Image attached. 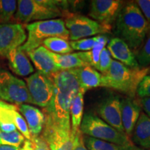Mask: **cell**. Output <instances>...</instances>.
Returning <instances> with one entry per match:
<instances>
[{"label": "cell", "mask_w": 150, "mask_h": 150, "mask_svg": "<svg viewBox=\"0 0 150 150\" xmlns=\"http://www.w3.org/2000/svg\"><path fill=\"white\" fill-rule=\"evenodd\" d=\"M54 95L50 104L43 108L45 125L71 131L70 106L80 87L73 70H61L52 75Z\"/></svg>", "instance_id": "1"}, {"label": "cell", "mask_w": 150, "mask_h": 150, "mask_svg": "<svg viewBox=\"0 0 150 150\" xmlns=\"http://www.w3.org/2000/svg\"><path fill=\"white\" fill-rule=\"evenodd\" d=\"M116 20V33L118 38L125 41L131 50H138L145 40L149 24L136 3H127Z\"/></svg>", "instance_id": "2"}, {"label": "cell", "mask_w": 150, "mask_h": 150, "mask_svg": "<svg viewBox=\"0 0 150 150\" xmlns=\"http://www.w3.org/2000/svg\"><path fill=\"white\" fill-rule=\"evenodd\" d=\"M67 1L59 0H19L14 19L20 24L53 20L64 16Z\"/></svg>", "instance_id": "3"}, {"label": "cell", "mask_w": 150, "mask_h": 150, "mask_svg": "<svg viewBox=\"0 0 150 150\" xmlns=\"http://www.w3.org/2000/svg\"><path fill=\"white\" fill-rule=\"evenodd\" d=\"M149 67L130 68L115 60H112L108 70L102 74V87L120 91L133 97L140 81L148 74Z\"/></svg>", "instance_id": "4"}, {"label": "cell", "mask_w": 150, "mask_h": 150, "mask_svg": "<svg viewBox=\"0 0 150 150\" xmlns=\"http://www.w3.org/2000/svg\"><path fill=\"white\" fill-rule=\"evenodd\" d=\"M25 29L28 35L21 48L26 54L42 45L43 41L50 38L59 37L69 40V31L63 19L33 22L26 24Z\"/></svg>", "instance_id": "5"}, {"label": "cell", "mask_w": 150, "mask_h": 150, "mask_svg": "<svg viewBox=\"0 0 150 150\" xmlns=\"http://www.w3.org/2000/svg\"><path fill=\"white\" fill-rule=\"evenodd\" d=\"M80 131L83 136L111 142L124 147H131L134 145L125 134L116 130L105 122L98 116L87 112L83 115Z\"/></svg>", "instance_id": "6"}, {"label": "cell", "mask_w": 150, "mask_h": 150, "mask_svg": "<svg viewBox=\"0 0 150 150\" xmlns=\"http://www.w3.org/2000/svg\"><path fill=\"white\" fill-rule=\"evenodd\" d=\"M65 24L69 31V39L75 41L83 38L110 33V24H102L81 15L65 13Z\"/></svg>", "instance_id": "7"}, {"label": "cell", "mask_w": 150, "mask_h": 150, "mask_svg": "<svg viewBox=\"0 0 150 150\" xmlns=\"http://www.w3.org/2000/svg\"><path fill=\"white\" fill-rule=\"evenodd\" d=\"M0 99L16 106L32 104L26 82L4 68H0Z\"/></svg>", "instance_id": "8"}, {"label": "cell", "mask_w": 150, "mask_h": 150, "mask_svg": "<svg viewBox=\"0 0 150 150\" xmlns=\"http://www.w3.org/2000/svg\"><path fill=\"white\" fill-rule=\"evenodd\" d=\"M25 80L32 104L41 108H46L54 95V85L52 76L37 71Z\"/></svg>", "instance_id": "9"}, {"label": "cell", "mask_w": 150, "mask_h": 150, "mask_svg": "<svg viewBox=\"0 0 150 150\" xmlns=\"http://www.w3.org/2000/svg\"><path fill=\"white\" fill-rule=\"evenodd\" d=\"M27 38L23 24H0V56L6 57L11 50L21 47Z\"/></svg>", "instance_id": "10"}, {"label": "cell", "mask_w": 150, "mask_h": 150, "mask_svg": "<svg viewBox=\"0 0 150 150\" xmlns=\"http://www.w3.org/2000/svg\"><path fill=\"white\" fill-rule=\"evenodd\" d=\"M123 4L120 0H93L89 16L99 23L110 24L117 19Z\"/></svg>", "instance_id": "11"}, {"label": "cell", "mask_w": 150, "mask_h": 150, "mask_svg": "<svg viewBox=\"0 0 150 150\" xmlns=\"http://www.w3.org/2000/svg\"><path fill=\"white\" fill-rule=\"evenodd\" d=\"M77 133L44 125L40 136L45 140L50 150H72Z\"/></svg>", "instance_id": "12"}, {"label": "cell", "mask_w": 150, "mask_h": 150, "mask_svg": "<svg viewBox=\"0 0 150 150\" xmlns=\"http://www.w3.org/2000/svg\"><path fill=\"white\" fill-rule=\"evenodd\" d=\"M121 100L117 96H110L104 99L97 108L101 119L122 134H125L122 123Z\"/></svg>", "instance_id": "13"}, {"label": "cell", "mask_w": 150, "mask_h": 150, "mask_svg": "<svg viewBox=\"0 0 150 150\" xmlns=\"http://www.w3.org/2000/svg\"><path fill=\"white\" fill-rule=\"evenodd\" d=\"M106 49L115 61L130 68L139 67L136 56L129 45L120 38H113L108 41Z\"/></svg>", "instance_id": "14"}, {"label": "cell", "mask_w": 150, "mask_h": 150, "mask_svg": "<svg viewBox=\"0 0 150 150\" xmlns=\"http://www.w3.org/2000/svg\"><path fill=\"white\" fill-rule=\"evenodd\" d=\"M18 107L27 124L31 138L40 136L45 122V116L43 112L39 108L27 104H21Z\"/></svg>", "instance_id": "15"}, {"label": "cell", "mask_w": 150, "mask_h": 150, "mask_svg": "<svg viewBox=\"0 0 150 150\" xmlns=\"http://www.w3.org/2000/svg\"><path fill=\"white\" fill-rule=\"evenodd\" d=\"M27 54L33 62L38 72L52 76L60 71L54 63L50 51L44 46L38 47Z\"/></svg>", "instance_id": "16"}, {"label": "cell", "mask_w": 150, "mask_h": 150, "mask_svg": "<svg viewBox=\"0 0 150 150\" xmlns=\"http://www.w3.org/2000/svg\"><path fill=\"white\" fill-rule=\"evenodd\" d=\"M120 105L122 123L125 134L129 138L140 117V106L131 98L123 99Z\"/></svg>", "instance_id": "17"}, {"label": "cell", "mask_w": 150, "mask_h": 150, "mask_svg": "<svg viewBox=\"0 0 150 150\" xmlns=\"http://www.w3.org/2000/svg\"><path fill=\"white\" fill-rule=\"evenodd\" d=\"M6 58L8 60L9 67L16 74L27 76L34 72V68L28 59L27 54L21 47L11 50Z\"/></svg>", "instance_id": "18"}, {"label": "cell", "mask_w": 150, "mask_h": 150, "mask_svg": "<svg viewBox=\"0 0 150 150\" xmlns=\"http://www.w3.org/2000/svg\"><path fill=\"white\" fill-rule=\"evenodd\" d=\"M81 89L84 91L102 86V74L90 65L72 69Z\"/></svg>", "instance_id": "19"}, {"label": "cell", "mask_w": 150, "mask_h": 150, "mask_svg": "<svg viewBox=\"0 0 150 150\" xmlns=\"http://www.w3.org/2000/svg\"><path fill=\"white\" fill-rule=\"evenodd\" d=\"M131 137L134 145L150 149V117L145 112H140Z\"/></svg>", "instance_id": "20"}, {"label": "cell", "mask_w": 150, "mask_h": 150, "mask_svg": "<svg viewBox=\"0 0 150 150\" xmlns=\"http://www.w3.org/2000/svg\"><path fill=\"white\" fill-rule=\"evenodd\" d=\"M52 59L60 71L69 70L88 65L77 53L57 54L50 51Z\"/></svg>", "instance_id": "21"}, {"label": "cell", "mask_w": 150, "mask_h": 150, "mask_svg": "<svg viewBox=\"0 0 150 150\" xmlns=\"http://www.w3.org/2000/svg\"><path fill=\"white\" fill-rule=\"evenodd\" d=\"M85 93L83 90L80 88L73 99L70 106L71 130L75 134L80 131V126L83 117V95Z\"/></svg>", "instance_id": "22"}, {"label": "cell", "mask_w": 150, "mask_h": 150, "mask_svg": "<svg viewBox=\"0 0 150 150\" xmlns=\"http://www.w3.org/2000/svg\"><path fill=\"white\" fill-rule=\"evenodd\" d=\"M108 38L106 35H99L98 38L92 50L88 52H79V55L88 65L97 70L101 52L108 42Z\"/></svg>", "instance_id": "23"}, {"label": "cell", "mask_w": 150, "mask_h": 150, "mask_svg": "<svg viewBox=\"0 0 150 150\" xmlns=\"http://www.w3.org/2000/svg\"><path fill=\"white\" fill-rule=\"evenodd\" d=\"M42 45L47 49L49 51L57 54H71L73 51L68 41L59 37L46 39L43 41Z\"/></svg>", "instance_id": "24"}, {"label": "cell", "mask_w": 150, "mask_h": 150, "mask_svg": "<svg viewBox=\"0 0 150 150\" xmlns=\"http://www.w3.org/2000/svg\"><path fill=\"white\" fill-rule=\"evenodd\" d=\"M84 145L89 150H127L129 147L118 145L91 137L83 136Z\"/></svg>", "instance_id": "25"}, {"label": "cell", "mask_w": 150, "mask_h": 150, "mask_svg": "<svg viewBox=\"0 0 150 150\" xmlns=\"http://www.w3.org/2000/svg\"><path fill=\"white\" fill-rule=\"evenodd\" d=\"M18 8L16 0H0V24L10 23Z\"/></svg>", "instance_id": "26"}, {"label": "cell", "mask_w": 150, "mask_h": 150, "mask_svg": "<svg viewBox=\"0 0 150 150\" xmlns=\"http://www.w3.org/2000/svg\"><path fill=\"white\" fill-rule=\"evenodd\" d=\"M25 140L24 136L18 130L8 134L0 131V145L19 148Z\"/></svg>", "instance_id": "27"}, {"label": "cell", "mask_w": 150, "mask_h": 150, "mask_svg": "<svg viewBox=\"0 0 150 150\" xmlns=\"http://www.w3.org/2000/svg\"><path fill=\"white\" fill-rule=\"evenodd\" d=\"M18 110L16 105L0 100V125L13 123L14 112Z\"/></svg>", "instance_id": "28"}, {"label": "cell", "mask_w": 150, "mask_h": 150, "mask_svg": "<svg viewBox=\"0 0 150 150\" xmlns=\"http://www.w3.org/2000/svg\"><path fill=\"white\" fill-rule=\"evenodd\" d=\"M98 35L89 38H83L80 40L70 41V45L73 50L88 52L92 50L98 38Z\"/></svg>", "instance_id": "29"}, {"label": "cell", "mask_w": 150, "mask_h": 150, "mask_svg": "<svg viewBox=\"0 0 150 150\" xmlns=\"http://www.w3.org/2000/svg\"><path fill=\"white\" fill-rule=\"evenodd\" d=\"M136 59L140 68L147 67L148 65H150V35L144 46L137 54Z\"/></svg>", "instance_id": "30"}, {"label": "cell", "mask_w": 150, "mask_h": 150, "mask_svg": "<svg viewBox=\"0 0 150 150\" xmlns=\"http://www.w3.org/2000/svg\"><path fill=\"white\" fill-rule=\"evenodd\" d=\"M13 124L16 125L17 129L20 131L21 134L24 136V138L27 140H31V136L30 134L28 125L26 120H24L20 112L18 110L15 111L13 116Z\"/></svg>", "instance_id": "31"}, {"label": "cell", "mask_w": 150, "mask_h": 150, "mask_svg": "<svg viewBox=\"0 0 150 150\" xmlns=\"http://www.w3.org/2000/svg\"><path fill=\"white\" fill-rule=\"evenodd\" d=\"M112 61V59H111L109 52L108 51L107 49L104 47L101 52L97 70L101 72L103 74H105L109 69Z\"/></svg>", "instance_id": "32"}, {"label": "cell", "mask_w": 150, "mask_h": 150, "mask_svg": "<svg viewBox=\"0 0 150 150\" xmlns=\"http://www.w3.org/2000/svg\"><path fill=\"white\" fill-rule=\"evenodd\" d=\"M136 94L141 99L150 97V74L146 75L140 81L137 88Z\"/></svg>", "instance_id": "33"}, {"label": "cell", "mask_w": 150, "mask_h": 150, "mask_svg": "<svg viewBox=\"0 0 150 150\" xmlns=\"http://www.w3.org/2000/svg\"><path fill=\"white\" fill-rule=\"evenodd\" d=\"M135 2L139 7L148 23L150 24V0H138Z\"/></svg>", "instance_id": "34"}, {"label": "cell", "mask_w": 150, "mask_h": 150, "mask_svg": "<svg viewBox=\"0 0 150 150\" xmlns=\"http://www.w3.org/2000/svg\"><path fill=\"white\" fill-rule=\"evenodd\" d=\"M31 140L34 144V150H50L47 143L40 136L32 137Z\"/></svg>", "instance_id": "35"}, {"label": "cell", "mask_w": 150, "mask_h": 150, "mask_svg": "<svg viewBox=\"0 0 150 150\" xmlns=\"http://www.w3.org/2000/svg\"><path fill=\"white\" fill-rule=\"evenodd\" d=\"M72 150H89L84 145L83 134H81V131L76 134L74 145Z\"/></svg>", "instance_id": "36"}, {"label": "cell", "mask_w": 150, "mask_h": 150, "mask_svg": "<svg viewBox=\"0 0 150 150\" xmlns=\"http://www.w3.org/2000/svg\"><path fill=\"white\" fill-rule=\"evenodd\" d=\"M140 104L145 111V113L150 117V97H146L140 99Z\"/></svg>", "instance_id": "37"}, {"label": "cell", "mask_w": 150, "mask_h": 150, "mask_svg": "<svg viewBox=\"0 0 150 150\" xmlns=\"http://www.w3.org/2000/svg\"><path fill=\"white\" fill-rule=\"evenodd\" d=\"M16 130L17 128L13 123L1 124L0 125V131H1V132L8 134V133L13 132Z\"/></svg>", "instance_id": "38"}, {"label": "cell", "mask_w": 150, "mask_h": 150, "mask_svg": "<svg viewBox=\"0 0 150 150\" xmlns=\"http://www.w3.org/2000/svg\"><path fill=\"white\" fill-rule=\"evenodd\" d=\"M18 150H34V144L32 140L26 139Z\"/></svg>", "instance_id": "39"}, {"label": "cell", "mask_w": 150, "mask_h": 150, "mask_svg": "<svg viewBox=\"0 0 150 150\" xmlns=\"http://www.w3.org/2000/svg\"><path fill=\"white\" fill-rule=\"evenodd\" d=\"M0 150H18V148L12 146L0 145Z\"/></svg>", "instance_id": "40"}, {"label": "cell", "mask_w": 150, "mask_h": 150, "mask_svg": "<svg viewBox=\"0 0 150 150\" xmlns=\"http://www.w3.org/2000/svg\"><path fill=\"white\" fill-rule=\"evenodd\" d=\"M127 150H141V149H139V148L135 147V146H131V147H129L127 148Z\"/></svg>", "instance_id": "41"}, {"label": "cell", "mask_w": 150, "mask_h": 150, "mask_svg": "<svg viewBox=\"0 0 150 150\" xmlns=\"http://www.w3.org/2000/svg\"><path fill=\"white\" fill-rule=\"evenodd\" d=\"M148 74H150V67H149V71H148Z\"/></svg>", "instance_id": "42"}, {"label": "cell", "mask_w": 150, "mask_h": 150, "mask_svg": "<svg viewBox=\"0 0 150 150\" xmlns=\"http://www.w3.org/2000/svg\"><path fill=\"white\" fill-rule=\"evenodd\" d=\"M141 150H144V149H141Z\"/></svg>", "instance_id": "43"}]
</instances>
